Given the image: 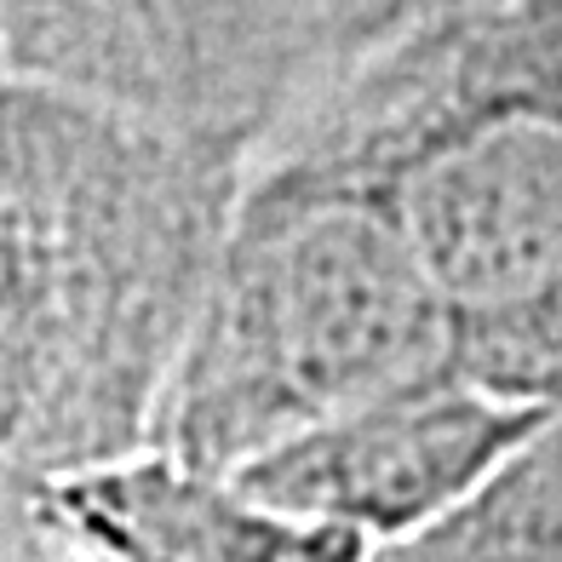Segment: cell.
Returning a JSON list of instances; mask_svg holds the SVG:
<instances>
[{"instance_id": "8992f818", "label": "cell", "mask_w": 562, "mask_h": 562, "mask_svg": "<svg viewBox=\"0 0 562 562\" xmlns=\"http://www.w3.org/2000/svg\"><path fill=\"white\" fill-rule=\"evenodd\" d=\"M368 562H562V414L517 442L437 522Z\"/></svg>"}, {"instance_id": "3957f363", "label": "cell", "mask_w": 562, "mask_h": 562, "mask_svg": "<svg viewBox=\"0 0 562 562\" xmlns=\"http://www.w3.org/2000/svg\"><path fill=\"white\" fill-rule=\"evenodd\" d=\"M453 345L562 304V104L505 98L437 126L379 178Z\"/></svg>"}, {"instance_id": "5b68a950", "label": "cell", "mask_w": 562, "mask_h": 562, "mask_svg": "<svg viewBox=\"0 0 562 562\" xmlns=\"http://www.w3.org/2000/svg\"><path fill=\"white\" fill-rule=\"evenodd\" d=\"M53 562H368L373 546L259 499L236 471L138 448L12 488Z\"/></svg>"}, {"instance_id": "6da1fadb", "label": "cell", "mask_w": 562, "mask_h": 562, "mask_svg": "<svg viewBox=\"0 0 562 562\" xmlns=\"http://www.w3.org/2000/svg\"><path fill=\"white\" fill-rule=\"evenodd\" d=\"M201 126L7 81V488L156 442L229 229Z\"/></svg>"}, {"instance_id": "52a82bcc", "label": "cell", "mask_w": 562, "mask_h": 562, "mask_svg": "<svg viewBox=\"0 0 562 562\" xmlns=\"http://www.w3.org/2000/svg\"><path fill=\"white\" fill-rule=\"evenodd\" d=\"M419 7L425 0H316V18H322V30L334 41L356 46V41H379Z\"/></svg>"}, {"instance_id": "277c9868", "label": "cell", "mask_w": 562, "mask_h": 562, "mask_svg": "<svg viewBox=\"0 0 562 562\" xmlns=\"http://www.w3.org/2000/svg\"><path fill=\"white\" fill-rule=\"evenodd\" d=\"M551 414L562 407L510 402L448 373L430 385L379 396L368 407H350V414L281 442L276 453L252 459L236 476L259 499L304 522L345 528L368 546H391L459 505Z\"/></svg>"}, {"instance_id": "7a4b0ae2", "label": "cell", "mask_w": 562, "mask_h": 562, "mask_svg": "<svg viewBox=\"0 0 562 562\" xmlns=\"http://www.w3.org/2000/svg\"><path fill=\"white\" fill-rule=\"evenodd\" d=\"M453 373V316L379 184H299L229 229L156 442L207 471Z\"/></svg>"}]
</instances>
